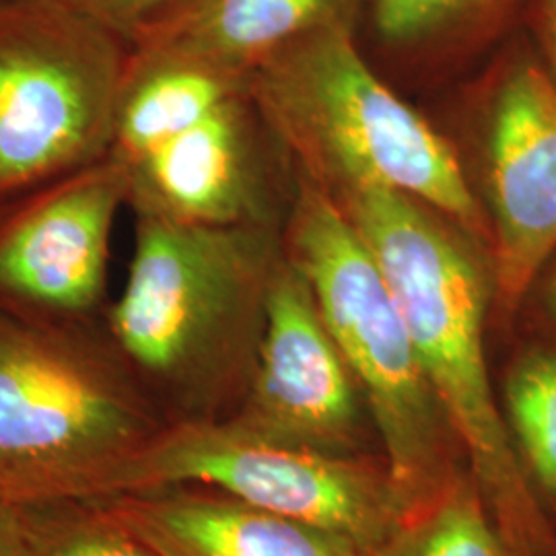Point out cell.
<instances>
[{"label":"cell","instance_id":"cell-8","mask_svg":"<svg viewBox=\"0 0 556 556\" xmlns=\"http://www.w3.org/2000/svg\"><path fill=\"white\" fill-rule=\"evenodd\" d=\"M124 206L126 169L112 155L0 202V309L52 321L103 318Z\"/></svg>","mask_w":556,"mask_h":556},{"label":"cell","instance_id":"cell-19","mask_svg":"<svg viewBox=\"0 0 556 556\" xmlns=\"http://www.w3.org/2000/svg\"><path fill=\"white\" fill-rule=\"evenodd\" d=\"M91 20L100 21L119 38L132 43L140 27L151 20L167 0H64Z\"/></svg>","mask_w":556,"mask_h":556},{"label":"cell","instance_id":"cell-10","mask_svg":"<svg viewBox=\"0 0 556 556\" xmlns=\"http://www.w3.org/2000/svg\"><path fill=\"white\" fill-rule=\"evenodd\" d=\"M358 396L357 381L324 324L309 280L282 252L266 299L256 371L227 420L280 445L326 456H365Z\"/></svg>","mask_w":556,"mask_h":556},{"label":"cell","instance_id":"cell-20","mask_svg":"<svg viewBox=\"0 0 556 556\" xmlns=\"http://www.w3.org/2000/svg\"><path fill=\"white\" fill-rule=\"evenodd\" d=\"M0 556H36L25 532L20 505L0 497Z\"/></svg>","mask_w":556,"mask_h":556},{"label":"cell","instance_id":"cell-7","mask_svg":"<svg viewBox=\"0 0 556 556\" xmlns=\"http://www.w3.org/2000/svg\"><path fill=\"white\" fill-rule=\"evenodd\" d=\"M197 484L379 553L406 521L383 457L326 456L254 438L231 420L167 422L89 498Z\"/></svg>","mask_w":556,"mask_h":556},{"label":"cell","instance_id":"cell-15","mask_svg":"<svg viewBox=\"0 0 556 556\" xmlns=\"http://www.w3.org/2000/svg\"><path fill=\"white\" fill-rule=\"evenodd\" d=\"M503 417L523 472L548 511L556 509V349L528 346L503 383Z\"/></svg>","mask_w":556,"mask_h":556},{"label":"cell","instance_id":"cell-2","mask_svg":"<svg viewBox=\"0 0 556 556\" xmlns=\"http://www.w3.org/2000/svg\"><path fill=\"white\" fill-rule=\"evenodd\" d=\"M135 219L126 282L103 328L167 422L229 418L256 371L282 254L275 223Z\"/></svg>","mask_w":556,"mask_h":556},{"label":"cell","instance_id":"cell-18","mask_svg":"<svg viewBox=\"0 0 556 556\" xmlns=\"http://www.w3.org/2000/svg\"><path fill=\"white\" fill-rule=\"evenodd\" d=\"M516 0H374L379 38L394 48H425L477 34Z\"/></svg>","mask_w":556,"mask_h":556},{"label":"cell","instance_id":"cell-1","mask_svg":"<svg viewBox=\"0 0 556 556\" xmlns=\"http://www.w3.org/2000/svg\"><path fill=\"white\" fill-rule=\"evenodd\" d=\"M314 181L337 200L388 280L511 555L556 556V523L523 472L489 374L484 319L493 278L486 250L431 206L378 181Z\"/></svg>","mask_w":556,"mask_h":556},{"label":"cell","instance_id":"cell-9","mask_svg":"<svg viewBox=\"0 0 556 556\" xmlns=\"http://www.w3.org/2000/svg\"><path fill=\"white\" fill-rule=\"evenodd\" d=\"M482 172L493 303L511 316L556 256V80L538 60H511L498 75Z\"/></svg>","mask_w":556,"mask_h":556},{"label":"cell","instance_id":"cell-17","mask_svg":"<svg viewBox=\"0 0 556 556\" xmlns=\"http://www.w3.org/2000/svg\"><path fill=\"white\" fill-rule=\"evenodd\" d=\"M36 556H163L93 498L20 505Z\"/></svg>","mask_w":556,"mask_h":556},{"label":"cell","instance_id":"cell-5","mask_svg":"<svg viewBox=\"0 0 556 556\" xmlns=\"http://www.w3.org/2000/svg\"><path fill=\"white\" fill-rule=\"evenodd\" d=\"M280 243L312 285L324 324L376 422L390 477L413 516L468 468L392 289L337 200L303 174Z\"/></svg>","mask_w":556,"mask_h":556},{"label":"cell","instance_id":"cell-21","mask_svg":"<svg viewBox=\"0 0 556 556\" xmlns=\"http://www.w3.org/2000/svg\"><path fill=\"white\" fill-rule=\"evenodd\" d=\"M536 289L540 314L556 330V256L546 264V268L540 273L532 291ZM530 291V293H532Z\"/></svg>","mask_w":556,"mask_h":556},{"label":"cell","instance_id":"cell-14","mask_svg":"<svg viewBox=\"0 0 556 556\" xmlns=\"http://www.w3.org/2000/svg\"><path fill=\"white\" fill-rule=\"evenodd\" d=\"M243 93L248 75L130 46L110 155L122 165L140 160Z\"/></svg>","mask_w":556,"mask_h":556},{"label":"cell","instance_id":"cell-4","mask_svg":"<svg viewBox=\"0 0 556 556\" xmlns=\"http://www.w3.org/2000/svg\"><path fill=\"white\" fill-rule=\"evenodd\" d=\"M165 425L101 319L0 309V497L89 498Z\"/></svg>","mask_w":556,"mask_h":556},{"label":"cell","instance_id":"cell-12","mask_svg":"<svg viewBox=\"0 0 556 556\" xmlns=\"http://www.w3.org/2000/svg\"><path fill=\"white\" fill-rule=\"evenodd\" d=\"M163 556H378L318 526L197 484L93 498Z\"/></svg>","mask_w":556,"mask_h":556},{"label":"cell","instance_id":"cell-3","mask_svg":"<svg viewBox=\"0 0 556 556\" xmlns=\"http://www.w3.org/2000/svg\"><path fill=\"white\" fill-rule=\"evenodd\" d=\"M248 98L299 174L378 181L431 206L489 254L486 215L454 147L379 79L349 17L264 60Z\"/></svg>","mask_w":556,"mask_h":556},{"label":"cell","instance_id":"cell-11","mask_svg":"<svg viewBox=\"0 0 556 556\" xmlns=\"http://www.w3.org/2000/svg\"><path fill=\"white\" fill-rule=\"evenodd\" d=\"M264 130L243 93L124 165L135 217L208 227L273 223L262 155Z\"/></svg>","mask_w":556,"mask_h":556},{"label":"cell","instance_id":"cell-22","mask_svg":"<svg viewBox=\"0 0 556 556\" xmlns=\"http://www.w3.org/2000/svg\"><path fill=\"white\" fill-rule=\"evenodd\" d=\"M540 36L548 62L544 66L556 80V0H540Z\"/></svg>","mask_w":556,"mask_h":556},{"label":"cell","instance_id":"cell-6","mask_svg":"<svg viewBox=\"0 0 556 556\" xmlns=\"http://www.w3.org/2000/svg\"><path fill=\"white\" fill-rule=\"evenodd\" d=\"M128 59L64 0H0V202L112 153Z\"/></svg>","mask_w":556,"mask_h":556},{"label":"cell","instance_id":"cell-16","mask_svg":"<svg viewBox=\"0 0 556 556\" xmlns=\"http://www.w3.org/2000/svg\"><path fill=\"white\" fill-rule=\"evenodd\" d=\"M378 556H514L466 470L433 503L406 517Z\"/></svg>","mask_w":556,"mask_h":556},{"label":"cell","instance_id":"cell-13","mask_svg":"<svg viewBox=\"0 0 556 556\" xmlns=\"http://www.w3.org/2000/svg\"><path fill=\"white\" fill-rule=\"evenodd\" d=\"M351 0H167L132 48L161 50L248 75L314 29L346 20Z\"/></svg>","mask_w":556,"mask_h":556}]
</instances>
